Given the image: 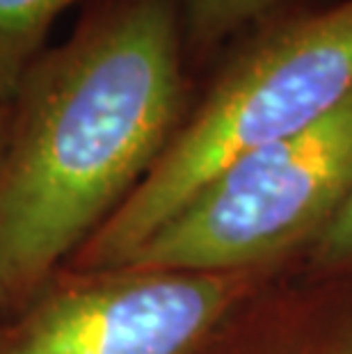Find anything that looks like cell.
<instances>
[{
    "label": "cell",
    "instance_id": "277c9868",
    "mask_svg": "<svg viewBox=\"0 0 352 354\" xmlns=\"http://www.w3.org/2000/svg\"><path fill=\"white\" fill-rule=\"evenodd\" d=\"M254 283L252 270H59L0 329V354H194Z\"/></svg>",
    "mask_w": 352,
    "mask_h": 354
},
{
    "label": "cell",
    "instance_id": "8992f818",
    "mask_svg": "<svg viewBox=\"0 0 352 354\" xmlns=\"http://www.w3.org/2000/svg\"><path fill=\"white\" fill-rule=\"evenodd\" d=\"M73 3L78 0H0V101H12L28 66L46 50L53 21Z\"/></svg>",
    "mask_w": 352,
    "mask_h": 354
},
{
    "label": "cell",
    "instance_id": "3957f363",
    "mask_svg": "<svg viewBox=\"0 0 352 354\" xmlns=\"http://www.w3.org/2000/svg\"><path fill=\"white\" fill-rule=\"evenodd\" d=\"M352 183V96L304 133L208 178L122 268L243 272L323 227Z\"/></svg>",
    "mask_w": 352,
    "mask_h": 354
},
{
    "label": "cell",
    "instance_id": "7a4b0ae2",
    "mask_svg": "<svg viewBox=\"0 0 352 354\" xmlns=\"http://www.w3.org/2000/svg\"><path fill=\"white\" fill-rule=\"evenodd\" d=\"M352 96V0L304 5L247 30L133 194L64 270L122 268L231 160L304 133Z\"/></svg>",
    "mask_w": 352,
    "mask_h": 354
},
{
    "label": "cell",
    "instance_id": "52a82bcc",
    "mask_svg": "<svg viewBox=\"0 0 352 354\" xmlns=\"http://www.w3.org/2000/svg\"><path fill=\"white\" fill-rule=\"evenodd\" d=\"M352 263V183L313 240L311 266L332 270Z\"/></svg>",
    "mask_w": 352,
    "mask_h": 354
},
{
    "label": "cell",
    "instance_id": "ba28073f",
    "mask_svg": "<svg viewBox=\"0 0 352 354\" xmlns=\"http://www.w3.org/2000/svg\"><path fill=\"white\" fill-rule=\"evenodd\" d=\"M7 133H10V103L0 101V165L7 147Z\"/></svg>",
    "mask_w": 352,
    "mask_h": 354
},
{
    "label": "cell",
    "instance_id": "6da1fadb",
    "mask_svg": "<svg viewBox=\"0 0 352 354\" xmlns=\"http://www.w3.org/2000/svg\"><path fill=\"white\" fill-rule=\"evenodd\" d=\"M181 0H87L10 101L0 318L30 304L133 194L185 119Z\"/></svg>",
    "mask_w": 352,
    "mask_h": 354
},
{
    "label": "cell",
    "instance_id": "5b68a950",
    "mask_svg": "<svg viewBox=\"0 0 352 354\" xmlns=\"http://www.w3.org/2000/svg\"><path fill=\"white\" fill-rule=\"evenodd\" d=\"M318 0H181L185 57L204 62L247 30Z\"/></svg>",
    "mask_w": 352,
    "mask_h": 354
}]
</instances>
